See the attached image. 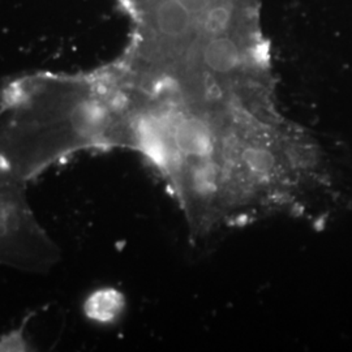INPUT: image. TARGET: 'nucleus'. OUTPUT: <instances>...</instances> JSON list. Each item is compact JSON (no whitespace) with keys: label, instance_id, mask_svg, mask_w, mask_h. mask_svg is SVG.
Listing matches in <instances>:
<instances>
[{"label":"nucleus","instance_id":"1","mask_svg":"<svg viewBox=\"0 0 352 352\" xmlns=\"http://www.w3.org/2000/svg\"><path fill=\"white\" fill-rule=\"evenodd\" d=\"M26 186L0 170V266L47 274L59 264L62 251L38 221Z\"/></svg>","mask_w":352,"mask_h":352}]
</instances>
